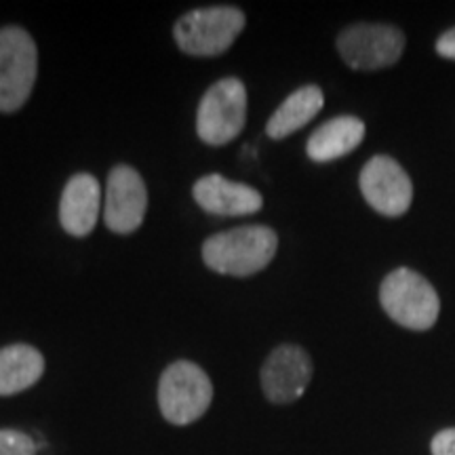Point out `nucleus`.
<instances>
[{
    "label": "nucleus",
    "instance_id": "obj_1",
    "mask_svg": "<svg viewBox=\"0 0 455 455\" xmlns=\"http://www.w3.org/2000/svg\"><path fill=\"white\" fill-rule=\"evenodd\" d=\"M278 249V236L270 226H238L218 232L203 243L207 268L226 276H253L268 268Z\"/></svg>",
    "mask_w": 455,
    "mask_h": 455
},
{
    "label": "nucleus",
    "instance_id": "obj_2",
    "mask_svg": "<svg viewBox=\"0 0 455 455\" xmlns=\"http://www.w3.org/2000/svg\"><path fill=\"white\" fill-rule=\"evenodd\" d=\"M379 304L396 325L428 331L441 315V299L428 278L411 268H396L379 284Z\"/></svg>",
    "mask_w": 455,
    "mask_h": 455
},
{
    "label": "nucleus",
    "instance_id": "obj_3",
    "mask_svg": "<svg viewBox=\"0 0 455 455\" xmlns=\"http://www.w3.org/2000/svg\"><path fill=\"white\" fill-rule=\"evenodd\" d=\"M247 17L236 7H203L180 17L173 26L178 47L192 57H215L226 53L244 30Z\"/></svg>",
    "mask_w": 455,
    "mask_h": 455
},
{
    "label": "nucleus",
    "instance_id": "obj_4",
    "mask_svg": "<svg viewBox=\"0 0 455 455\" xmlns=\"http://www.w3.org/2000/svg\"><path fill=\"white\" fill-rule=\"evenodd\" d=\"M213 401V384L203 367L175 361L158 382V407L169 424L188 426L201 419Z\"/></svg>",
    "mask_w": 455,
    "mask_h": 455
},
{
    "label": "nucleus",
    "instance_id": "obj_5",
    "mask_svg": "<svg viewBox=\"0 0 455 455\" xmlns=\"http://www.w3.org/2000/svg\"><path fill=\"white\" fill-rule=\"evenodd\" d=\"M247 87L241 78L226 76L203 95L196 112V133L207 146H226L241 135L247 123Z\"/></svg>",
    "mask_w": 455,
    "mask_h": 455
},
{
    "label": "nucleus",
    "instance_id": "obj_6",
    "mask_svg": "<svg viewBox=\"0 0 455 455\" xmlns=\"http://www.w3.org/2000/svg\"><path fill=\"white\" fill-rule=\"evenodd\" d=\"M38 72L34 38L20 26L0 28V112L13 114L30 100Z\"/></svg>",
    "mask_w": 455,
    "mask_h": 455
},
{
    "label": "nucleus",
    "instance_id": "obj_7",
    "mask_svg": "<svg viewBox=\"0 0 455 455\" xmlns=\"http://www.w3.org/2000/svg\"><path fill=\"white\" fill-rule=\"evenodd\" d=\"M338 51L352 70H382L403 57L405 34L392 24H355L338 36Z\"/></svg>",
    "mask_w": 455,
    "mask_h": 455
},
{
    "label": "nucleus",
    "instance_id": "obj_8",
    "mask_svg": "<svg viewBox=\"0 0 455 455\" xmlns=\"http://www.w3.org/2000/svg\"><path fill=\"white\" fill-rule=\"evenodd\" d=\"M358 186L369 207L386 218H401L413 203V181L392 156L378 155L367 161Z\"/></svg>",
    "mask_w": 455,
    "mask_h": 455
},
{
    "label": "nucleus",
    "instance_id": "obj_9",
    "mask_svg": "<svg viewBox=\"0 0 455 455\" xmlns=\"http://www.w3.org/2000/svg\"><path fill=\"white\" fill-rule=\"evenodd\" d=\"M148 190L141 175L129 164H116L108 175L104 221L114 235H133L146 218Z\"/></svg>",
    "mask_w": 455,
    "mask_h": 455
},
{
    "label": "nucleus",
    "instance_id": "obj_10",
    "mask_svg": "<svg viewBox=\"0 0 455 455\" xmlns=\"http://www.w3.org/2000/svg\"><path fill=\"white\" fill-rule=\"evenodd\" d=\"M312 358L301 346L283 344L275 348L261 367V390L275 405H289L304 396L310 386Z\"/></svg>",
    "mask_w": 455,
    "mask_h": 455
},
{
    "label": "nucleus",
    "instance_id": "obj_11",
    "mask_svg": "<svg viewBox=\"0 0 455 455\" xmlns=\"http://www.w3.org/2000/svg\"><path fill=\"white\" fill-rule=\"evenodd\" d=\"M192 196L203 212L221 218L253 215L264 207V198L255 188L232 181L220 173H209L192 188Z\"/></svg>",
    "mask_w": 455,
    "mask_h": 455
},
{
    "label": "nucleus",
    "instance_id": "obj_12",
    "mask_svg": "<svg viewBox=\"0 0 455 455\" xmlns=\"http://www.w3.org/2000/svg\"><path fill=\"white\" fill-rule=\"evenodd\" d=\"M101 212V186L91 173L68 180L60 201V224L68 235L87 236L93 232Z\"/></svg>",
    "mask_w": 455,
    "mask_h": 455
},
{
    "label": "nucleus",
    "instance_id": "obj_13",
    "mask_svg": "<svg viewBox=\"0 0 455 455\" xmlns=\"http://www.w3.org/2000/svg\"><path fill=\"white\" fill-rule=\"evenodd\" d=\"M365 140V123L356 116H335L323 123L306 144V155L315 163H331L348 156Z\"/></svg>",
    "mask_w": 455,
    "mask_h": 455
},
{
    "label": "nucleus",
    "instance_id": "obj_14",
    "mask_svg": "<svg viewBox=\"0 0 455 455\" xmlns=\"http://www.w3.org/2000/svg\"><path fill=\"white\" fill-rule=\"evenodd\" d=\"M325 106V95L316 84L295 89L281 106L276 108L266 124V133L272 140H284L293 135L295 131L304 129Z\"/></svg>",
    "mask_w": 455,
    "mask_h": 455
},
{
    "label": "nucleus",
    "instance_id": "obj_15",
    "mask_svg": "<svg viewBox=\"0 0 455 455\" xmlns=\"http://www.w3.org/2000/svg\"><path fill=\"white\" fill-rule=\"evenodd\" d=\"M44 373V356L30 344L0 348V396L20 395L32 388Z\"/></svg>",
    "mask_w": 455,
    "mask_h": 455
},
{
    "label": "nucleus",
    "instance_id": "obj_16",
    "mask_svg": "<svg viewBox=\"0 0 455 455\" xmlns=\"http://www.w3.org/2000/svg\"><path fill=\"white\" fill-rule=\"evenodd\" d=\"M38 447L30 435L21 430H0V455H36Z\"/></svg>",
    "mask_w": 455,
    "mask_h": 455
},
{
    "label": "nucleus",
    "instance_id": "obj_17",
    "mask_svg": "<svg viewBox=\"0 0 455 455\" xmlns=\"http://www.w3.org/2000/svg\"><path fill=\"white\" fill-rule=\"evenodd\" d=\"M432 455H455V428H445L436 432L430 443Z\"/></svg>",
    "mask_w": 455,
    "mask_h": 455
},
{
    "label": "nucleus",
    "instance_id": "obj_18",
    "mask_svg": "<svg viewBox=\"0 0 455 455\" xmlns=\"http://www.w3.org/2000/svg\"><path fill=\"white\" fill-rule=\"evenodd\" d=\"M436 53L441 57H445V60H455V28L451 30L443 32L439 36V41L435 44Z\"/></svg>",
    "mask_w": 455,
    "mask_h": 455
}]
</instances>
